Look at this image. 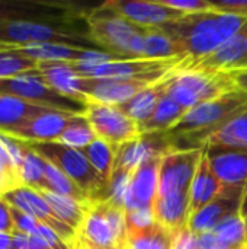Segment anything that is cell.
Segmentation results:
<instances>
[{"label":"cell","mask_w":247,"mask_h":249,"mask_svg":"<svg viewBox=\"0 0 247 249\" xmlns=\"http://www.w3.org/2000/svg\"><path fill=\"white\" fill-rule=\"evenodd\" d=\"M246 20V18L208 10L183 15L157 28L173 41L181 54H186L195 61L218 50L242 29Z\"/></svg>","instance_id":"cell-1"},{"label":"cell","mask_w":247,"mask_h":249,"mask_svg":"<svg viewBox=\"0 0 247 249\" xmlns=\"http://www.w3.org/2000/svg\"><path fill=\"white\" fill-rule=\"evenodd\" d=\"M247 112V90H230L213 101L191 108L167 134L173 150L201 149L205 142L230 121Z\"/></svg>","instance_id":"cell-2"},{"label":"cell","mask_w":247,"mask_h":249,"mask_svg":"<svg viewBox=\"0 0 247 249\" xmlns=\"http://www.w3.org/2000/svg\"><path fill=\"white\" fill-rule=\"evenodd\" d=\"M77 19L70 20H17L0 23V51L29 44H64L77 48L102 51L89 36L76 28ZM105 53V51H103Z\"/></svg>","instance_id":"cell-3"},{"label":"cell","mask_w":247,"mask_h":249,"mask_svg":"<svg viewBox=\"0 0 247 249\" xmlns=\"http://www.w3.org/2000/svg\"><path fill=\"white\" fill-rule=\"evenodd\" d=\"M90 39L105 53L134 60L132 44L135 38L147 31L118 12L102 4L86 16Z\"/></svg>","instance_id":"cell-4"},{"label":"cell","mask_w":247,"mask_h":249,"mask_svg":"<svg viewBox=\"0 0 247 249\" xmlns=\"http://www.w3.org/2000/svg\"><path fill=\"white\" fill-rule=\"evenodd\" d=\"M25 143L45 160L51 162L54 166L63 171L70 179H73L79 188L86 193V196L90 198V203L102 201L108 185L98 175L82 150L68 147L58 142Z\"/></svg>","instance_id":"cell-5"},{"label":"cell","mask_w":247,"mask_h":249,"mask_svg":"<svg viewBox=\"0 0 247 249\" xmlns=\"http://www.w3.org/2000/svg\"><path fill=\"white\" fill-rule=\"evenodd\" d=\"M234 89H237V85L233 74L211 71H182L176 69L167 95L181 107L189 111L191 108L213 101Z\"/></svg>","instance_id":"cell-6"},{"label":"cell","mask_w":247,"mask_h":249,"mask_svg":"<svg viewBox=\"0 0 247 249\" xmlns=\"http://www.w3.org/2000/svg\"><path fill=\"white\" fill-rule=\"evenodd\" d=\"M0 95L15 96L48 109L77 115H84L87 107V104L73 101L54 90L51 86L47 85L38 70L7 79H0Z\"/></svg>","instance_id":"cell-7"},{"label":"cell","mask_w":247,"mask_h":249,"mask_svg":"<svg viewBox=\"0 0 247 249\" xmlns=\"http://www.w3.org/2000/svg\"><path fill=\"white\" fill-rule=\"evenodd\" d=\"M173 71V70H172ZM169 71V73H172ZM169 73H153L128 79H90L83 77L82 93L89 102L121 107L137 96L141 90L163 79Z\"/></svg>","instance_id":"cell-8"},{"label":"cell","mask_w":247,"mask_h":249,"mask_svg":"<svg viewBox=\"0 0 247 249\" xmlns=\"http://www.w3.org/2000/svg\"><path fill=\"white\" fill-rule=\"evenodd\" d=\"M84 117L92 125L98 139L105 140L116 150L121 144L141 136L138 124L119 107L89 102Z\"/></svg>","instance_id":"cell-9"},{"label":"cell","mask_w":247,"mask_h":249,"mask_svg":"<svg viewBox=\"0 0 247 249\" xmlns=\"http://www.w3.org/2000/svg\"><path fill=\"white\" fill-rule=\"evenodd\" d=\"M182 71H211L236 74L247 71V20L242 29L227 39L218 50L210 55L192 61L183 60L179 67Z\"/></svg>","instance_id":"cell-10"},{"label":"cell","mask_w":247,"mask_h":249,"mask_svg":"<svg viewBox=\"0 0 247 249\" xmlns=\"http://www.w3.org/2000/svg\"><path fill=\"white\" fill-rule=\"evenodd\" d=\"M204 147L189 150H172L162 158L159 171L157 197L189 191L198 169Z\"/></svg>","instance_id":"cell-11"},{"label":"cell","mask_w":247,"mask_h":249,"mask_svg":"<svg viewBox=\"0 0 247 249\" xmlns=\"http://www.w3.org/2000/svg\"><path fill=\"white\" fill-rule=\"evenodd\" d=\"M1 198L9 206L32 216L39 223L51 228L64 242H67L70 245V248H73V245L76 242L77 232L74 229H71L68 225H66L52 212L49 204L41 196V193L31 190V188H26V187H20V188H16L13 191L3 194Z\"/></svg>","instance_id":"cell-12"},{"label":"cell","mask_w":247,"mask_h":249,"mask_svg":"<svg viewBox=\"0 0 247 249\" xmlns=\"http://www.w3.org/2000/svg\"><path fill=\"white\" fill-rule=\"evenodd\" d=\"M82 13L70 4L54 1H26L10 0L0 1V23L17 20H70L79 19Z\"/></svg>","instance_id":"cell-13"},{"label":"cell","mask_w":247,"mask_h":249,"mask_svg":"<svg viewBox=\"0 0 247 249\" xmlns=\"http://www.w3.org/2000/svg\"><path fill=\"white\" fill-rule=\"evenodd\" d=\"M243 190L245 187H223L220 194L189 220V229L197 235L210 233L221 220L240 213Z\"/></svg>","instance_id":"cell-14"},{"label":"cell","mask_w":247,"mask_h":249,"mask_svg":"<svg viewBox=\"0 0 247 249\" xmlns=\"http://www.w3.org/2000/svg\"><path fill=\"white\" fill-rule=\"evenodd\" d=\"M211 168L223 187H245L247 182V149L205 144Z\"/></svg>","instance_id":"cell-15"},{"label":"cell","mask_w":247,"mask_h":249,"mask_svg":"<svg viewBox=\"0 0 247 249\" xmlns=\"http://www.w3.org/2000/svg\"><path fill=\"white\" fill-rule=\"evenodd\" d=\"M103 4L143 28H157L166 22H172L183 16V13L160 3V0H112Z\"/></svg>","instance_id":"cell-16"},{"label":"cell","mask_w":247,"mask_h":249,"mask_svg":"<svg viewBox=\"0 0 247 249\" xmlns=\"http://www.w3.org/2000/svg\"><path fill=\"white\" fill-rule=\"evenodd\" d=\"M77 114H68L61 111H48L41 114L22 125L7 131L19 140L28 143H47V142H57L60 136L66 131L70 123L74 120Z\"/></svg>","instance_id":"cell-17"},{"label":"cell","mask_w":247,"mask_h":249,"mask_svg":"<svg viewBox=\"0 0 247 249\" xmlns=\"http://www.w3.org/2000/svg\"><path fill=\"white\" fill-rule=\"evenodd\" d=\"M163 156L150 158L143 162L131 177L125 210L153 209L159 193V171Z\"/></svg>","instance_id":"cell-18"},{"label":"cell","mask_w":247,"mask_h":249,"mask_svg":"<svg viewBox=\"0 0 247 249\" xmlns=\"http://www.w3.org/2000/svg\"><path fill=\"white\" fill-rule=\"evenodd\" d=\"M74 244L90 249H122L118 247L102 201L89 204Z\"/></svg>","instance_id":"cell-19"},{"label":"cell","mask_w":247,"mask_h":249,"mask_svg":"<svg viewBox=\"0 0 247 249\" xmlns=\"http://www.w3.org/2000/svg\"><path fill=\"white\" fill-rule=\"evenodd\" d=\"M38 73L54 90L73 101L87 104L82 93L83 77L79 76L67 61H45L38 63Z\"/></svg>","instance_id":"cell-20"},{"label":"cell","mask_w":247,"mask_h":249,"mask_svg":"<svg viewBox=\"0 0 247 249\" xmlns=\"http://www.w3.org/2000/svg\"><path fill=\"white\" fill-rule=\"evenodd\" d=\"M189 191L173 193L157 197L153 204L156 223L167 229L173 236L188 228L189 223Z\"/></svg>","instance_id":"cell-21"},{"label":"cell","mask_w":247,"mask_h":249,"mask_svg":"<svg viewBox=\"0 0 247 249\" xmlns=\"http://www.w3.org/2000/svg\"><path fill=\"white\" fill-rule=\"evenodd\" d=\"M221 190H223V184L218 181L217 175L214 174L210 159L205 152V146H204V152H202L198 169L195 172L194 181L189 188V212H188L189 220L202 207H205L210 201H213L220 194Z\"/></svg>","instance_id":"cell-22"},{"label":"cell","mask_w":247,"mask_h":249,"mask_svg":"<svg viewBox=\"0 0 247 249\" xmlns=\"http://www.w3.org/2000/svg\"><path fill=\"white\" fill-rule=\"evenodd\" d=\"M176 69L172 73H169L167 76H165L163 79L157 80L151 86L141 90L137 96H134L131 101L121 105L119 108L130 118H132L137 124H141L146 120H148L151 117V114L154 112V109L157 108V105L160 104V101L167 95V90H169L170 82L176 73Z\"/></svg>","instance_id":"cell-23"},{"label":"cell","mask_w":247,"mask_h":249,"mask_svg":"<svg viewBox=\"0 0 247 249\" xmlns=\"http://www.w3.org/2000/svg\"><path fill=\"white\" fill-rule=\"evenodd\" d=\"M48 111L54 109H48L15 96L0 95V131L7 133Z\"/></svg>","instance_id":"cell-24"},{"label":"cell","mask_w":247,"mask_h":249,"mask_svg":"<svg viewBox=\"0 0 247 249\" xmlns=\"http://www.w3.org/2000/svg\"><path fill=\"white\" fill-rule=\"evenodd\" d=\"M188 112L183 107H181L178 102H175L169 95H166L151 117L146 120L144 123L138 124L140 134H150V133H167L172 127H175L182 117Z\"/></svg>","instance_id":"cell-25"},{"label":"cell","mask_w":247,"mask_h":249,"mask_svg":"<svg viewBox=\"0 0 247 249\" xmlns=\"http://www.w3.org/2000/svg\"><path fill=\"white\" fill-rule=\"evenodd\" d=\"M125 249H173V235L159 223L127 231Z\"/></svg>","instance_id":"cell-26"},{"label":"cell","mask_w":247,"mask_h":249,"mask_svg":"<svg viewBox=\"0 0 247 249\" xmlns=\"http://www.w3.org/2000/svg\"><path fill=\"white\" fill-rule=\"evenodd\" d=\"M41 196L49 204L52 212L66 225H68L76 232L79 231V228L83 223V219H84V214L87 212L89 204L79 203V201H76V200H73L70 197L60 196V194H55L52 191H42Z\"/></svg>","instance_id":"cell-27"},{"label":"cell","mask_w":247,"mask_h":249,"mask_svg":"<svg viewBox=\"0 0 247 249\" xmlns=\"http://www.w3.org/2000/svg\"><path fill=\"white\" fill-rule=\"evenodd\" d=\"M19 179L22 187L35 190L38 193L49 191V185L45 178V159L31 147L26 149L23 162L19 168Z\"/></svg>","instance_id":"cell-28"},{"label":"cell","mask_w":247,"mask_h":249,"mask_svg":"<svg viewBox=\"0 0 247 249\" xmlns=\"http://www.w3.org/2000/svg\"><path fill=\"white\" fill-rule=\"evenodd\" d=\"M82 152L86 155V158L89 159L90 165L98 172V175L108 185L109 181H111V178H112V172H114L116 149H114L105 140L96 139L93 143H90Z\"/></svg>","instance_id":"cell-29"},{"label":"cell","mask_w":247,"mask_h":249,"mask_svg":"<svg viewBox=\"0 0 247 249\" xmlns=\"http://www.w3.org/2000/svg\"><path fill=\"white\" fill-rule=\"evenodd\" d=\"M205 144L226 146L234 149H247V112L230 121L220 131L213 134ZM204 144V146H205Z\"/></svg>","instance_id":"cell-30"},{"label":"cell","mask_w":247,"mask_h":249,"mask_svg":"<svg viewBox=\"0 0 247 249\" xmlns=\"http://www.w3.org/2000/svg\"><path fill=\"white\" fill-rule=\"evenodd\" d=\"M45 178L49 185V191L64 197H70L83 204H90V198L86 196V193L82 191L73 179H70L63 171H60L48 160H45Z\"/></svg>","instance_id":"cell-31"},{"label":"cell","mask_w":247,"mask_h":249,"mask_svg":"<svg viewBox=\"0 0 247 249\" xmlns=\"http://www.w3.org/2000/svg\"><path fill=\"white\" fill-rule=\"evenodd\" d=\"M213 233L231 248L240 249L247 245L246 220L240 216V213L221 220L213 229Z\"/></svg>","instance_id":"cell-32"},{"label":"cell","mask_w":247,"mask_h":249,"mask_svg":"<svg viewBox=\"0 0 247 249\" xmlns=\"http://www.w3.org/2000/svg\"><path fill=\"white\" fill-rule=\"evenodd\" d=\"M96 139H98V136L95 134L87 118L84 115H76L74 120L70 123V125L66 128V131L60 136V139L57 142L61 144H66L68 147L83 150L90 143H93Z\"/></svg>","instance_id":"cell-33"},{"label":"cell","mask_w":247,"mask_h":249,"mask_svg":"<svg viewBox=\"0 0 247 249\" xmlns=\"http://www.w3.org/2000/svg\"><path fill=\"white\" fill-rule=\"evenodd\" d=\"M181 54L173 41L159 28H147L144 42V58H173Z\"/></svg>","instance_id":"cell-34"},{"label":"cell","mask_w":247,"mask_h":249,"mask_svg":"<svg viewBox=\"0 0 247 249\" xmlns=\"http://www.w3.org/2000/svg\"><path fill=\"white\" fill-rule=\"evenodd\" d=\"M38 63L22 55H15L10 51H0V79H7L29 71H35Z\"/></svg>","instance_id":"cell-35"},{"label":"cell","mask_w":247,"mask_h":249,"mask_svg":"<svg viewBox=\"0 0 247 249\" xmlns=\"http://www.w3.org/2000/svg\"><path fill=\"white\" fill-rule=\"evenodd\" d=\"M20 187L22 184L19 179V174L13 165V160L0 143V196Z\"/></svg>","instance_id":"cell-36"},{"label":"cell","mask_w":247,"mask_h":249,"mask_svg":"<svg viewBox=\"0 0 247 249\" xmlns=\"http://www.w3.org/2000/svg\"><path fill=\"white\" fill-rule=\"evenodd\" d=\"M160 3L183 15L213 10V1H207V0H160Z\"/></svg>","instance_id":"cell-37"},{"label":"cell","mask_w":247,"mask_h":249,"mask_svg":"<svg viewBox=\"0 0 247 249\" xmlns=\"http://www.w3.org/2000/svg\"><path fill=\"white\" fill-rule=\"evenodd\" d=\"M125 223H127V231L141 229V228H147V226L156 223L153 209L125 210Z\"/></svg>","instance_id":"cell-38"},{"label":"cell","mask_w":247,"mask_h":249,"mask_svg":"<svg viewBox=\"0 0 247 249\" xmlns=\"http://www.w3.org/2000/svg\"><path fill=\"white\" fill-rule=\"evenodd\" d=\"M10 212H12L13 223L16 228V233H22V235H28V236H33L36 233V229L39 226L38 220H35L32 216H29L12 206H10Z\"/></svg>","instance_id":"cell-39"},{"label":"cell","mask_w":247,"mask_h":249,"mask_svg":"<svg viewBox=\"0 0 247 249\" xmlns=\"http://www.w3.org/2000/svg\"><path fill=\"white\" fill-rule=\"evenodd\" d=\"M213 10L247 19V0H223L213 1Z\"/></svg>","instance_id":"cell-40"},{"label":"cell","mask_w":247,"mask_h":249,"mask_svg":"<svg viewBox=\"0 0 247 249\" xmlns=\"http://www.w3.org/2000/svg\"><path fill=\"white\" fill-rule=\"evenodd\" d=\"M173 249H198V235L188 228L173 236Z\"/></svg>","instance_id":"cell-41"},{"label":"cell","mask_w":247,"mask_h":249,"mask_svg":"<svg viewBox=\"0 0 247 249\" xmlns=\"http://www.w3.org/2000/svg\"><path fill=\"white\" fill-rule=\"evenodd\" d=\"M0 233H7V235L16 233L10 206L1 198V196H0Z\"/></svg>","instance_id":"cell-42"},{"label":"cell","mask_w":247,"mask_h":249,"mask_svg":"<svg viewBox=\"0 0 247 249\" xmlns=\"http://www.w3.org/2000/svg\"><path fill=\"white\" fill-rule=\"evenodd\" d=\"M198 249H237L231 248L229 245H226L223 241H220L213 232L210 233H202L198 235ZM243 249V248H240Z\"/></svg>","instance_id":"cell-43"},{"label":"cell","mask_w":247,"mask_h":249,"mask_svg":"<svg viewBox=\"0 0 247 249\" xmlns=\"http://www.w3.org/2000/svg\"><path fill=\"white\" fill-rule=\"evenodd\" d=\"M234 76V80H236V85L237 88L247 90V71H242V73H236L233 74Z\"/></svg>","instance_id":"cell-44"},{"label":"cell","mask_w":247,"mask_h":249,"mask_svg":"<svg viewBox=\"0 0 247 249\" xmlns=\"http://www.w3.org/2000/svg\"><path fill=\"white\" fill-rule=\"evenodd\" d=\"M12 235L7 233H0V249H10L12 248Z\"/></svg>","instance_id":"cell-45"},{"label":"cell","mask_w":247,"mask_h":249,"mask_svg":"<svg viewBox=\"0 0 247 249\" xmlns=\"http://www.w3.org/2000/svg\"><path fill=\"white\" fill-rule=\"evenodd\" d=\"M240 216L246 220L247 219V182L243 190V197H242V206H240Z\"/></svg>","instance_id":"cell-46"},{"label":"cell","mask_w":247,"mask_h":249,"mask_svg":"<svg viewBox=\"0 0 247 249\" xmlns=\"http://www.w3.org/2000/svg\"><path fill=\"white\" fill-rule=\"evenodd\" d=\"M71 249H90V248H86V247H83V245H80V244H74ZM122 249H125V248H122Z\"/></svg>","instance_id":"cell-47"}]
</instances>
